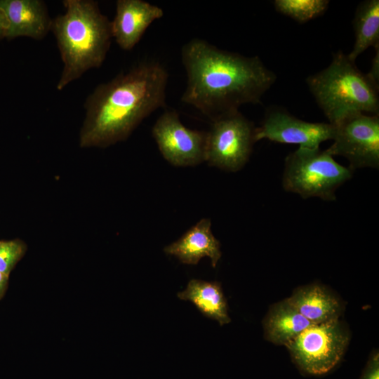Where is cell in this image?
<instances>
[{
  "instance_id": "cell-1",
  "label": "cell",
  "mask_w": 379,
  "mask_h": 379,
  "mask_svg": "<svg viewBox=\"0 0 379 379\" xmlns=\"http://www.w3.org/2000/svg\"><path fill=\"white\" fill-rule=\"evenodd\" d=\"M181 58L187 74L181 100L211 121L260 103L277 79L258 56L222 50L199 38L183 46Z\"/></svg>"
},
{
  "instance_id": "cell-2",
  "label": "cell",
  "mask_w": 379,
  "mask_h": 379,
  "mask_svg": "<svg viewBox=\"0 0 379 379\" xmlns=\"http://www.w3.org/2000/svg\"><path fill=\"white\" fill-rule=\"evenodd\" d=\"M168 73L159 61H142L98 85L84 103L81 147H106L126 140L146 117L166 106Z\"/></svg>"
},
{
  "instance_id": "cell-3",
  "label": "cell",
  "mask_w": 379,
  "mask_h": 379,
  "mask_svg": "<svg viewBox=\"0 0 379 379\" xmlns=\"http://www.w3.org/2000/svg\"><path fill=\"white\" fill-rule=\"evenodd\" d=\"M65 11L52 20L63 69L56 88L64 89L86 71L100 67L112 38L111 21L93 0H65Z\"/></svg>"
},
{
  "instance_id": "cell-4",
  "label": "cell",
  "mask_w": 379,
  "mask_h": 379,
  "mask_svg": "<svg viewBox=\"0 0 379 379\" xmlns=\"http://www.w3.org/2000/svg\"><path fill=\"white\" fill-rule=\"evenodd\" d=\"M306 83L333 125L354 113L379 114V86L340 51L333 53L327 67L309 76Z\"/></svg>"
},
{
  "instance_id": "cell-5",
  "label": "cell",
  "mask_w": 379,
  "mask_h": 379,
  "mask_svg": "<svg viewBox=\"0 0 379 379\" xmlns=\"http://www.w3.org/2000/svg\"><path fill=\"white\" fill-rule=\"evenodd\" d=\"M353 172L335 161L326 149L298 147L285 159L282 187L303 199L334 201L337 189L352 178Z\"/></svg>"
},
{
  "instance_id": "cell-6",
  "label": "cell",
  "mask_w": 379,
  "mask_h": 379,
  "mask_svg": "<svg viewBox=\"0 0 379 379\" xmlns=\"http://www.w3.org/2000/svg\"><path fill=\"white\" fill-rule=\"evenodd\" d=\"M255 130L254 124L239 110L213 120L207 132L205 161L222 170L239 171L256 142Z\"/></svg>"
},
{
  "instance_id": "cell-7",
  "label": "cell",
  "mask_w": 379,
  "mask_h": 379,
  "mask_svg": "<svg viewBox=\"0 0 379 379\" xmlns=\"http://www.w3.org/2000/svg\"><path fill=\"white\" fill-rule=\"evenodd\" d=\"M347 343V333L335 320L312 325L286 346L301 370L321 375L339 362Z\"/></svg>"
},
{
  "instance_id": "cell-8",
  "label": "cell",
  "mask_w": 379,
  "mask_h": 379,
  "mask_svg": "<svg viewBox=\"0 0 379 379\" xmlns=\"http://www.w3.org/2000/svg\"><path fill=\"white\" fill-rule=\"evenodd\" d=\"M333 125V124H332ZM333 144L326 150L345 157L352 171L379 167V116L350 114L333 125Z\"/></svg>"
},
{
  "instance_id": "cell-9",
  "label": "cell",
  "mask_w": 379,
  "mask_h": 379,
  "mask_svg": "<svg viewBox=\"0 0 379 379\" xmlns=\"http://www.w3.org/2000/svg\"><path fill=\"white\" fill-rule=\"evenodd\" d=\"M152 133L161 154L172 165L196 166L206 160L207 132L184 126L175 110L161 114Z\"/></svg>"
},
{
  "instance_id": "cell-10",
  "label": "cell",
  "mask_w": 379,
  "mask_h": 379,
  "mask_svg": "<svg viewBox=\"0 0 379 379\" xmlns=\"http://www.w3.org/2000/svg\"><path fill=\"white\" fill-rule=\"evenodd\" d=\"M334 126L330 123L309 122L291 114L280 107L267 109L259 127H255V140L267 139L299 147L317 148L321 142L332 140Z\"/></svg>"
},
{
  "instance_id": "cell-11",
  "label": "cell",
  "mask_w": 379,
  "mask_h": 379,
  "mask_svg": "<svg viewBox=\"0 0 379 379\" xmlns=\"http://www.w3.org/2000/svg\"><path fill=\"white\" fill-rule=\"evenodd\" d=\"M160 7L142 0H118L116 13L111 21L112 38L125 51L133 49L147 29L155 20L162 18Z\"/></svg>"
},
{
  "instance_id": "cell-12",
  "label": "cell",
  "mask_w": 379,
  "mask_h": 379,
  "mask_svg": "<svg viewBox=\"0 0 379 379\" xmlns=\"http://www.w3.org/2000/svg\"><path fill=\"white\" fill-rule=\"evenodd\" d=\"M0 11L8 39L20 36L42 39L51 31L52 19L41 0H0Z\"/></svg>"
},
{
  "instance_id": "cell-13",
  "label": "cell",
  "mask_w": 379,
  "mask_h": 379,
  "mask_svg": "<svg viewBox=\"0 0 379 379\" xmlns=\"http://www.w3.org/2000/svg\"><path fill=\"white\" fill-rule=\"evenodd\" d=\"M211 227L210 219H201L177 241L166 246L164 252L187 265H197L201 258L208 257L215 267L221 257L220 244Z\"/></svg>"
},
{
  "instance_id": "cell-14",
  "label": "cell",
  "mask_w": 379,
  "mask_h": 379,
  "mask_svg": "<svg viewBox=\"0 0 379 379\" xmlns=\"http://www.w3.org/2000/svg\"><path fill=\"white\" fill-rule=\"evenodd\" d=\"M286 300L313 324L338 320L340 314L338 300L319 285L299 288Z\"/></svg>"
},
{
  "instance_id": "cell-15",
  "label": "cell",
  "mask_w": 379,
  "mask_h": 379,
  "mask_svg": "<svg viewBox=\"0 0 379 379\" xmlns=\"http://www.w3.org/2000/svg\"><path fill=\"white\" fill-rule=\"evenodd\" d=\"M177 295L181 300L193 303L203 315L217 321L220 326L231 321L226 298L218 281L192 279L186 288Z\"/></svg>"
},
{
  "instance_id": "cell-16",
  "label": "cell",
  "mask_w": 379,
  "mask_h": 379,
  "mask_svg": "<svg viewBox=\"0 0 379 379\" xmlns=\"http://www.w3.org/2000/svg\"><path fill=\"white\" fill-rule=\"evenodd\" d=\"M312 325L286 300L271 309L264 323L266 338L284 345Z\"/></svg>"
},
{
  "instance_id": "cell-17",
  "label": "cell",
  "mask_w": 379,
  "mask_h": 379,
  "mask_svg": "<svg viewBox=\"0 0 379 379\" xmlns=\"http://www.w3.org/2000/svg\"><path fill=\"white\" fill-rule=\"evenodd\" d=\"M355 41L347 57L352 61L370 46H379V1L366 0L357 6L353 19Z\"/></svg>"
},
{
  "instance_id": "cell-18",
  "label": "cell",
  "mask_w": 379,
  "mask_h": 379,
  "mask_svg": "<svg viewBox=\"0 0 379 379\" xmlns=\"http://www.w3.org/2000/svg\"><path fill=\"white\" fill-rule=\"evenodd\" d=\"M275 10L294 20L305 23L324 14L327 10L328 0H275Z\"/></svg>"
},
{
  "instance_id": "cell-19",
  "label": "cell",
  "mask_w": 379,
  "mask_h": 379,
  "mask_svg": "<svg viewBox=\"0 0 379 379\" xmlns=\"http://www.w3.org/2000/svg\"><path fill=\"white\" fill-rule=\"evenodd\" d=\"M26 251V244L19 239L0 240V272L9 276Z\"/></svg>"
},
{
  "instance_id": "cell-20",
  "label": "cell",
  "mask_w": 379,
  "mask_h": 379,
  "mask_svg": "<svg viewBox=\"0 0 379 379\" xmlns=\"http://www.w3.org/2000/svg\"><path fill=\"white\" fill-rule=\"evenodd\" d=\"M360 379H379V357L374 354L369 359Z\"/></svg>"
},
{
  "instance_id": "cell-21",
  "label": "cell",
  "mask_w": 379,
  "mask_h": 379,
  "mask_svg": "<svg viewBox=\"0 0 379 379\" xmlns=\"http://www.w3.org/2000/svg\"><path fill=\"white\" fill-rule=\"evenodd\" d=\"M375 50L370 71L366 74L373 83L379 86V46L375 48Z\"/></svg>"
},
{
  "instance_id": "cell-22",
  "label": "cell",
  "mask_w": 379,
  "mask_h": 379,
  "mask_svg": "<svg viewBox=\"0 0 379 379\" xmlns=\"http://www.w3.org/2000/svg\"><path fill=\"white\" fill-rule=\"evenodd\" d=\"M9 276L0 272V300L4 296L8 285Z\"/></svg>"
},
{
  "instance_id": "cell-23",
  "label": "cell",
  "mask_w": 379,
  "mask_h": 379,
  "mask_svg": "<svg viewBox=\"0 0 379 379\" xmlns=\"http://www.w3.org/2000/svg\"><path fill=\"white\" fill-rule=\"evenodd\" d=\"M6 33V24L4 18L2 13L0 11V39L5 38Z\"/></svg>"
}]
</instances>
